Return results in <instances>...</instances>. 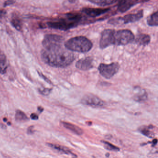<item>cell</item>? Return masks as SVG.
I'll list each match as a JSON object with an SVG mask.
<instances>
[{
    "label": "cell",
    "instance_id": "cell-1",
    "mask_svg": "<svg viewBox=\"0 0 158 158\" xmlns=\"http://www.w3.org/2000/svg\"><path fill=\"white\" fill-rule=\"evenodd\" d=\"M41 57L45 63L57 68L65 67L71 64L75 59L73 53L64 48L62 46L48 50L44 49L41 51Z\"/></svg>",
    "mask_w": 158,
    "mask_h": 158
},
{
    "label": "cell",
    "instance_id": "cell-2",
    "mask_svg": "<svg viewBox=\"0 0 158 158\" xmlns=\"http://www.w3.org/2000/svg\"><path fill=\"white\" fill-rule=\"evenodd\" d=\"M82 20L80 14L68 13L64 17L47 23L49 28L60 30L66 31L78 26Z\"/></svg>",
    "mask_w": 158,
    "mask_h": 158
},
{
    "label": "cell",
    "instance_id": "cell-3",
    "mask_svg": "<svg viewBox=\"0 0 158 158\" xmlns=\"http://www.w3.org/2000/svg\"><path fill=\"white\" fill-rule=\"evenodd\" d=\"M93 46L90 40L84 36H77L71 38L64 43L65 48L73 52H87L90 51Z\"/></svg>",
    "mask_w": 158,
    "mask_h": 158
},
{
    "label": "cell",
    "instance_id": "cell-4",
    "mask_svg": "<svg viewBox=\"0 0 158 158\" xmlns=\"http://www.w3.org/2000/svg\"><path fill=\"white\" fill-rule=\"evenodd\" d=\"M135 36L129 30L123 29L115 30L113 35V45L124 46L134 41Z\"/></svg>",
    "mask_w": 158,
    "mask_h": 158
},
{
    "label": "cell",
    "instance_id": "cell-5",
    "mask_svg": "<svg viewBox=\"0 0 158 158\" xmlns=\"http://www.w3.org/2000/svg\"><path fill=\"white\" fill-rule=\"evenodd\" d=\"M143 16V11L140 10L137 13L127 14L124 17L115 18L109 20L108 23L112 25H119L134 23L141 19Z\"/></svg>",
    "mask_w": 158,
    "mask_h": 158
},
{
    "label": "cell",
    "instance_id": "cell-6",
    "mask_svg": "<svg viewBox=\"0 0 158 158\" xmlns=\"http://www.w3.org/2000/svg\"><path fill=\"white\" fill-rule=\"evenodd\" d=\"M64 40L63 37L59 35L48 34L45 36L42 44L44 49L48 50L62 46Z\"/></svg>",
    "mask_w": 158,
    "mask_h": 158
},
{
    "label": "cell",
    "instance_id": "cell-7",
    "mask_svg": "<svg viewBox=\"0 0 158 158\" xmlns=\"http://www.w3.org/2000/svg\"><path fill=\"white\" fill-rule=\"evenodd\" d=\"M120 65L117 63H112L110 64H101L98 69L100 74L105 79H110L118 71Z\"/></svg>",
    "mask_w": 158,
    "mask_h": 158
},
{
    "label": "cell",
    "instance_id": "cell-8",
    "mask_svg": "<svg viewBox=\"0 0 158 158\" xmlns=\"http://www.w3.org/2000/svg\"><path fill=\"white\" fill-rule=\"evenodd\" d=\"M81 103L91 107H103L105 105V102L98 97L93 94H87L84 96L81 100Z\"/></svg>",
    "mask_w": 158,
    "mask_h": 158
},
{
    "label": "cell",
    "instance_id": "cell-9",
    "mask_svg": "<svg viewBox=\"0 0 158 158\" xmlns=\"http://www.w3.org/2000/svg\"><path fill=\"white\" fill-rule=\"evenodd\" d=\"M115 30L105 29L102 32L100 39V47L101 49L107 48L111 45H113V35Z\"/></svg>",
    "mask_w": 158,
    "mask_h": 158
},
{
    "label": "cell",
    "instance_id": "cell-10",
    "mask_svg": "<svg viewBox=\"0 0 158 158\" xmlns=\"http://www.w3.org/2000/svg\"><path fill=\"white\" fill-rule=\"evenodd\" d=\"M110 10L109 8H83L82 12L91 17L95 18L102 14H105Z\"/></svg>",
    "mask_w": 158,
    "mask_h": 158
},
{
    "label": "cell",
    "instance_id": "cell-11",
    "mask_svg": "<svg viewBox=\"0 0 158 158\" xmlns=\"http://www.w3.org/2000/svg\"><path fill=\"white\" fill-rule=\"evenodd\" d=\"M93 59L91 57L82 58L76 64V67L79 69L87 70L93 68Z\"/></svg>",
    "mask_w": 158,
    "mask_h": 158
},
{
    "label": "cell",
    "instance_id": "cell-12",
    "mask_svg": "<svg viewBox=\"0 0 158 158\" xmlns=\"http://www.w3.org/2000/svg\"><path fill=\"white\" fill-rule=\"evenodd\" d=\"M140 2V0H121L117 6L120 12L124 13Z\"/></svg>",
    "mask_w": 158,
    "mask_h": 158
},
{
    "label": "cell",
    "instance_id": "cell-13",
    "mask_svg": "<svg viewBox=\"0 0 158 158\" xmlns=\"http://www.w3.org/2000/svg\"><path fill=\"white\" fill-rule=\"evenodd\" d=\"M134 92L133 98L136 102H144L148 98V94L146 91L140 87H135Z\"/></svg>",
    "mask_w": 158,
    "mask_h": 158
},
{
    "label": "cell",
    "instance_id": "cell-14",
    "mask_svg": "<svg viewBox=\"0 0 158 158\" xmlns=\"http://www.w3.org/2000/svg\"><path fill=\"white\" fill-rule=\"evenodd\" d=\"M150 36L147 34H141L138 35L136 38V43L141 46H147L150 42Z\"/></svg>",
    "mask_w": 158,
    "mask_h": 158
},
{
    "label": "cell",
    "instance_id": "cell-15",
    "mask_svg": "<svg viewBox=\"0 0 158 158\" xmlns=\"http://www.w3.org/2000/svg\"><path fill=\"white\" fill-rule=\"evenodd\" d=\"M8 68V61L6 56L1 51H0V73L5 74Z\"/></svg>",
    "mask_w": 158,
    "mask_h": 158
},
{
    "label": "cell",
    "instance_id": "cell-16",
    "mask_svg": "<svg viewBox=\"0 0 158 158\" xmlns=\"http://www.w3.org/2000/svg\"><path fill=\"white\" fill-rule=\"evenodd\" d=\"M62 124L63 125L64 127L71 131V132H73V133H74V134H76V135L80 136V135H82L83 134V133H84L83 130H82L80 127L77 126L73 124H70V123L62 121Z\"/></svg>",
    "mask_w": 158,
    "mask_h": 158
},
{
    "label": "cell",
    "instance_id": "cell-17",
    "mask_svg": "<svg viewBox=\"0 0 158 158\" xmlns=\"http://www.w3.org/2000/svg\"><path fill=\"white\" fill-rule=\"evenodd\" d=\"M47 145L51 148L61 152L62 154H66L67 155H71L73 156H75V157H77L75 154H74L73 153H72L70 150V149L66 147L60 146L59 145H57V144H51V143H47Z\"/></svg>",
    "mask_w": 158,
    "mask_h": 158
},
{
    "label": "cell",
    "instance_id": "cell-18",
    "mask_svg": "<svg viewBox=\"0 0 158 158\" xmlns=\"http://www.w3.org/2000/svg\"><path fill=\"white\" fill-rule=\"evenodd\" d=\"M88 1L100 6H106L112 5L117 2L118 0H88Z\"/></svg>",
    "mask_w": 158,
    "mask_h": 158
},
{
    "label": "cell",
    "instance_id": "cell-19",
    "mask_svg": "<svg viewBox=\"0 0 158 158\" xmlns=\"http://www.w3.org/2000/svg\"><path fill=\"white\" fill-rule=\"evenodd\" d=\"M158 12L151 14L147 19V23L151 27H157L158 25Z\"/></svg>",
    "mask_w": 158,
    "mask_h": 158
},
{
    "label": "cell",
    "instance_id": "cell-20",
    "mask_svg": "<svg viewBox=\"0 0 158 158\" xmlns=\"http://www.w3.org/2000/svg\"><path fill=\"white\" fill-rule=\"evenodd\" d=\"M151 129V126L149 127L143 126L142 127H140L139 131L144 136L149 138H153L154 134L150 130Z\"/></svg>",
    "mask_w": 158,
    "mask_h": 158
},
{
    "label": "cell",
    "instance_id": "cell-21",
    "mask_svg": "<svg viewBox=\"0 0 158 158\" xmlns=\"http://www.w3.org/2000/svg\"><path fill=\"white\" fill-rule=\"evenodd\" d=\"M11 22L12 25L17 30L19 31L22 30V21L16 17L13 18L12 19Z\"/></svg>",
    "mask_w": 158,
    "mask_h": 158
},
{
    "label": "cell",
    "instance_id": "cell-22",
    "mask_svg": "<svg viewBox=\"0 0 158 158\" xmlns=\"http://www.w3.org/2000/svg\"><path fill=\"white\" fill-rule=\"evenodd\" d=\"M15 119L19 121H26L28 120V117L22 111L18 110L16 111L15 115Z\"/></svg>",
    "mask_w": 158,
    "mask_h": 158
},
{
    "label": "cell",
    "instance_id": "cell-23",
    "mask_svg": "<svg viewBox=\"0 0 158 158\" xmlns=\"http://www.w3.org/2000/svg\"><path fill=\"white\" fill-rule=\"evenodd\" d=\"M102 142L103 143L104 147L107 150L112 151H116V152L120 150L119 148L118 147L112 145V144L108 142H106V141H102Z\"/></svg>",
    "mask_w": 158,
    "mask_h": 158
},
{
    "label": "cell",
    "instance_id": "cell-24",
    "mask_svg": "<svg viewBox=\"0 0 158 158\" xmlns=\"http://www.w3.org/2000/svg\"><path fill=\"white\" fill-rule=\"evenodd\" d=\"M51 91H52V89L46 88V89H44L42 91H40V92L41 94H42V95L47 96L50 94Z\"/></svg>",
    "mask_w": 158,
    "mask_h": 158
},
{
    "label": "cell",
    "instance_id": "cell-25",
    "mask_svg": "<svg viewBox=\"0 0 158 158\" xmlns=\"http://www.w3.org/2000/svg\"><path fill=\"white\" fill-rule=\"evenodd\" d=\"M15 2V0H7L4 3V6L6 7L10 5H12Z\"/></svg>",
    "mask_w": 158,
    "mask_h": 158
},
{
    "label": "cell",
    "instance_id": "cell-26",
    "mask_svg": "<svg viewBox=\"0 0 158 158\" xmlns=\"http://www.w3.org/2000/svg\"><path fill=\"white\" fill-rule=\"evenodd\" d=\"M30 117L32 119L34 120L38 119V115L35 114H32L31 115Z\"/></svg>",
    "mask_w": 158,
    "mask_h": 158
},
{
    "label": "cell",
    "instance_id": "cell-27",
    "mask_svg": "<svg viewBox=\"0 0 158 158\" xmlns=\"http://www.w3.org/2000/svg\"><path fill=\"white\" fill-rule=\"evenodd\" d=\"M33 127H34L33 126H31L29 127L28 130V134H33V133H34V131L33 130Z\"/></svg>",
    "mask_w": 158,
    "mask_h": 158
},
{
    "label": "cell",
    "instance_id": "cell-28",
    "mask_svg": "<svg viewBox=\"0 0 158 158\" xmlns=\"http://www.w3.org/2000/svg\"><path fill=\"white\" fill-rule=\"evenodd\" d=\"M39 75H40V76H41V77H42V78H43V79H44L45 81H46L47 82V83H51V82L50 81V80H49L48 79H47V78H46V77H45V76H44L43 75L42 73H39Z\"/></svg>",
    "mask_w": 158,
    "mask_h": 158
},
{
    "label": "cell",
    "instance_id": "cell-29",
    "mask_svg": "<svg viewBox=\"0 0 158 158\" xmlns=\"http://www.w3.org/2000/svg\"><path fill=\"white\" fill-rule=\"evenodd\" d=\"M6 12L5 10H0V17H2V16H4L5 14H6Z\"/></svg>",
    "mask_w": 158,
    "mask_h": 158
},
{
    "label": "cell",
    "instance_id": "cell-30",
    "mask_svg": "<svg viewBox=\"0 0 158 158\" xmlns=\"http://www.w3.org/2000/svg\"><path fill=\"white\" fill-rule=\"evenodd\" d=\"M68 1L70 3H75L77 0H68Z\"/></svg>",
    "mask_w": 158,
    "mask_h": 158
},
{
    "label": "cell",
    "instance_id": "cell-31",
    "mask_svg": "<svg viewBox=\"0 0 158 158\" xmlns=\"http://www.w3.org/2000/svg\"><path fill=\"white\" fill-rule=\"evenodd\" d=\"M38 109H39V110H40V112H42L43 111V109L42 108V107H39L38 108Z\"/></svg>",
    "mask_w": 158,
    "mask_h": 158
}]
</instances>
